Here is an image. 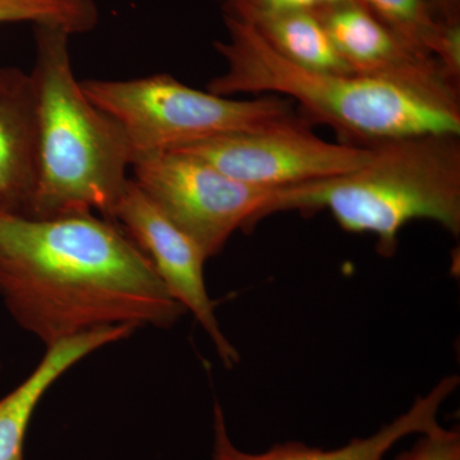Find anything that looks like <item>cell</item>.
<instances>
[{"label":"cell","instance_id":"1","mask_svg":"<svg viewBox=\"0 0 460 460\" xmlns=\"http://www.w3.org/2000/svg\"><path fill=\"white\" fill-rule=\"evenodd\" d=\"M0 298L45 347L111 326L169 329L186 314L135 242L93 213L0 214Z\"/></svg>","mask_w":460,"mask_h":460},{"label":"cell","instance_id":"2","mask_svg":"<svg viewBox=\"0 0 460 460\" xmlns=\"http://www.w3.org/2000/svg\"><path fill=\"white\" fill-rule=\"evenodd\" d=\"M224 23L226 39L215 41L214 49L226 69L208 84L215 95L280 93L299 104L305 119L332 127L341 142L356 146L426 133L460 135L456 91L310 71L278 54L255 27L230 18Z\"/></svg>","mask_w":460,"mask_h":460},{"label":"cell","instance_id":"3","mask_svg":"<svg viewBox=\"0 0 460 460\" xmlns=\"http://www.w3.org/2000/svg\"><path fill=\"white\" fill-rule=\"evenodd\" d=\"M72 35L35 26L39 174L30 217L93 213L113 222L131 178L135 153L111 115L93 104L75 78Z\"/></svg>","mask_w":460,"mask_h":460},{"label":"cell","instance_id":"4","mask_svg":"<svg viewBox=\"0 0 460 460\" xmlns=\"http://www.w3.org/2000/svg\"><path fill=\"white\" fill-rule=\"evenodd\" d=\"M356 171L290 187L280 211L325 208L341 229L377 238L383 257L395 255L401 230L431 220L460 234V135L426 133L378 142Z\"/></svg>","mask_w":460,"mask_h":460},{"label":"cell","instance_id":"5","mask_svg":"<svg viewBox=\"0 0 460 460\" xmlns=\"http://www.w3.org/2000/svg\"><path fill=\"white\" fill-rule=\"evenodd\" d=\"M81 86L93 104L123 127L135 162L217 136L263 131L304 117L287 98L233 100L192 89L166 74L133 80H86Z\"/></svg>","mask_w":460,"mask_h":460},{"label":"cell","instance_id":"6","mask_svg":"<svg viewBox=\"0 0 460 460\" xmlns=\"http://www.w3.org/2000/svg\"><path fill=\"white\" fill-rule=\"evenodd\" d=\"M135 183L208 259L219 255L239 229L279 213L284 190L248 186L180 151L138 157Z\"/></svg>","mask_w":460,"mask_h":460},{"label":"cell","instance_id":"7","mask_svg":"<svg viewBox=\"0 0 460 460\" xmlns=\"http://www.w3.org/2000/svg\"><path fill=\"white\" fill-rule=\"evenodd\" d=\"M174 151L198 157L248 186L270 190L347 174L371 155L370 147L323 140L305 117L263 131L217 136Z\"/></svg>","mask_w":460,"mask_h":460},{"label":"cell","instance_id":"8","mask_svg":"<svg viewBox=\"0 0 460 460\" xmlns=\"http://www.w3.org/2000/svg\"><path fill=\"white\" fill-rule=\"evenodd\" d=\"M113 222L145 253L169 295L186 313L193 314L213 341L224 366L234 367L239 353L217 321L205 283L208 257L198 243L174 226L132 178L118 202Z\"/></svg>","mask_w":460,"mask_h":460},{"label":"cell","instance_id":"9","mask_svg":"<svg viewBox=\"0 0 460 460\" xmlns=\"http://www.w3.org/2000/svg\"><path fill=\"white\" fill-rule=\"evenodd\" d=\"M314 12L352 74L420 89L459 93L458 84L450 81L434 57L411 48L359 0Z\"/></svg>","mask_w":460,"mask_h":460},{"label":"cell","instance_id":"10","mask_svg":"<svg viewBox=\"0 0 460 460\" xmlns=\"http://www.w3.org/2000/svg\"><path fill=\"white\" fill-rule=\"evenodd\" d=\"M458 385L459 376L456 375L441 378L428 394L417 396L410 410L375 434L353 438L344 447L332 450L307 447L299 441H287L272 445L266 452H243L230 438L222 405L215 402L213 460H383L402 438L426 434L438 428L441 407Z\"/></svg>","mask_w":460,"mask_h":460},{"label":"cell","instance_id":"11","mask_svg":"<svg viewBox=\"0 0 460 460\" xmlns=\"http://www.w3.org/2000/svg\"><path fill=\"white\" fill-rule=\"evenodd\" d=\"M38 140V98L31 74L0 66V214H31Z\"/></svg>","mask_w":460,"mask_h":460},{"label":"cell","instance_id":"12","mask_svg":"<svg viewBox=\"0 0 460 460\" xmlns=\"http://www.w3.org/2000/svg\"><path fill=\"white\" fill-rule=\"evenodd\" d=\"M136 330L126 325L90 330L47 347L35 370L0 399V460H26V435L33 413L66 371L102 347L132 337Z\"/></svg>","mask_w":460,"mask_h":460},{"label":"cell","instance_id":"13","mask_svg":"<svg viewBox=\"0 0 460 460\" xmlns=\"http://www.w3.org/2000/svg\"><path fill=\"white\" fill-rule=\"evenodd\" d=\"M251 26L293 65L310 71L352 74L314 11L288 12Z\"/></svg>","mask_w":460,"mask_h":460},{"label":"cell","instance_id":"14","mask_svg":"<svg viewBox=\"0 0 460 460\" xmlns=\"http://www.w3.org/2000/svg\"><path fill=\"white\" fill-rule=\"evenodd\" d=\"M99 17L95 0H0V25L31 22L59 27L74 36L95 29Z\"/></svg>","mask_w":460,"mask_h":460},{"label":"cell","instance_id":"15","mask_svg":"<svg viewBox=\"0 0 460 460\" xmlns=\"http://www.w3.org/2000/svg\"><path fill=\"white\" fill-rule=\"evenodd\" d=\"M378 21L420 53L434 57L438 33L426 0H359ZM435 58V57H434Z\"/></svg>","mask_w":460,"mask_h":460},{"label":"cell","instance_id":"16","mask_svg":"<svg viewBox=\"0 0 460 460\" xmlns=\"http://www.w3.org/2000/svg\"><path fill=\"white\" fill-rule=\"evenodd\" d=\"M224 18L255 25L265 18L296 11H316L348 0H215Z\"/></svg>","mask_w":460,"mask_h":460},{"label":"cell","instance_id":"17","mask_svg":"<svg viewBox=\"0 0 460 460\" xmlns=\"http://www.w3.org/2000/svg\"><path fill=\"white\" fill-rule=\"evenodd\" d=\"M394 460H460V432L458 429L438 428L420 435L410 449Z\"/></svg>","mask_w":460,"mask_h":460},{"label":"cell","instance_id":"18","mask_svg":"<svg viewBox=\"0 0 460 460\" xmlns=\"http://www.w3.org/2000/svg\"><path fill=\"white\" fill-rule=\"evenodd\" d=\"M436 22H460V0H426Z\"/></svg>","mask_w":460,"mask_h":460},{"label":"cell","instance_id":"19","mask_svg":"<svg viewBox=\"0 0 460 460\" xmlns=\"http://www.w3.org/2000/svg\"><path fill=\"white\" fill-rule=\"evenodd\" d=\"M0 370H2V362H0Z\"/></svg>","mask_w":460,"mask_h":460}]
</instances>
